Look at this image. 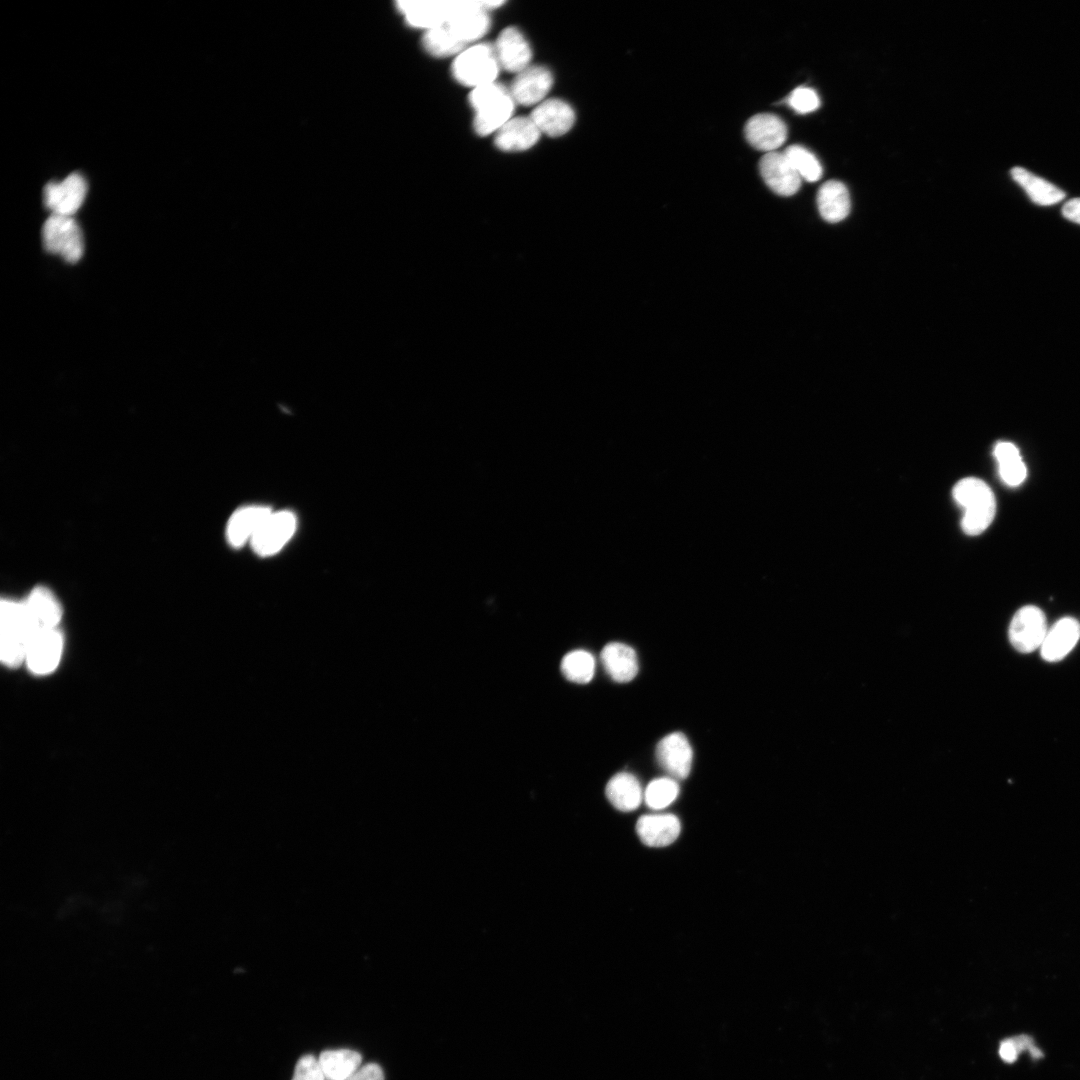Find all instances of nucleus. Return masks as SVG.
Instances as JSON below:
<instances>
[{"instance_id":"obj_1","label":"nucleus","mask_w":1080,"mask_h":1080,"mask_svg":"<svg viewBox=\"0 0 1080 1080\" xmlns=\"http://www.w3.org/2000/svg\"><path fill=\"white\" fill-rule=\"evenodd\" d=\"M952 495L963 508L961 527L967 535H979L990 526L996 513V500L983 480L963 478L954 485Z\"/></svg>"},{"instance_id":"obj_2","label":"nucleus","mask_w":1080,"mask_h":1080,"mask_svg":"<svg viewBox=\"0 0 1080 1080\" xmlns=\"http://www.w3.org/2000/svg\"><path fill=\"white\" fill-rule=\"evenodd\" d=\"M469 100L475 111L474 129L480 136L499 130L511 119L515 106L510 90L496 82L474 88Z\"/></svg>"},{"instance_id":"obj_3","label":"nucleus","mask_w":1080,"mask_h":1080,"mask_svg":"<svg viewBox=\"0 0 1080 1080\" xmlns=\"http://www.w3.org/2000/svg\"><path fill=\"white\" fill-rule=\"evenodd\" d=\"M31 636L32 631L23 602L3 599L0 644L2 662L8 667H17L25 661Z\"/></svg>"},{"instance_id":"obj_4","label":"nucleus","mask_w":1080,"mask_h":1080,"mask_svg":"<svg viewBox=\"0 0 1080 1080\" xmlns=\"http://www.w3.org/2000/svg\"><path fill=\"white\" fill-rule=\"evenodd\" d=\"M499 69L494 47L488 43L466 48L452 63L454 78L473 89L495 82Z\"/></svg>"},{"instance_id":"obj_5","label":"nucleus","mask_w":1080,"mask_h":1080,"mask_svg":"<svg viewBox=\"0 0 1080 1080\" xmlns=\"http://www.w3.org/2000/svg\"><path fill=\"white\" fill-rule=\"evenodd\" d=\"M44 249L69 263L79 261L84 252L82 231L71 216L51 214L42 227Z\"/></svg>"},{"instance_id":"obj_6","label":"nucleus","mask_w":1080,"mask_h":1080,"mask_svg":"<svg viewBox=\"0 0 1080 1080\" xmlns=\"http://www.w3.org/2000/svg\"><path fill=\"white\" fill-rule=\"evenodd\" d=\"M1044 612L1036 606L1021 607L1013 616L1008 634L1014 649L1020 653H1031L1040 648L1048 632Z\"/></svg>"},{"instance_id":"obj_7","label":"nucleus","mask_w":1080,"mask_h":1080,"mask_svg":"<svg viewBox=\"0 0 1080 1080\" xmlns=\"http://www.w3.org/2000/svg\"><path fill=\"white\" fill-rule=\"evenodd\" d=\"M469 0H408L398 1L397 7L409 25L426 30L445 24L463 9Z\"/></svg>"},{"instance_id":"obj_8","label":"nucleus","mask_w":1080,"mask_h":1080,"mask_svg":"<svg viewBox=\"0 0 1080 1080\" xmlns=\"http://www.w3.org/2000/svg\"><path fill=\"white\" fill-rule=\"evenodd\" d=\"M86 194L85 179L78 173H72L62 181L48 183L43 191V201L51 214L73 217L84 202Z\"/></svg>"},{"instance_id":"obj_9","label":"nucleus","mask_w":1080,"mask_h":1080,"mask_svg":"<svg viewBox=\"0 0 1080 1080\" xmlns=\"http://www.w3.org/2000/svg\"><path fill=\"white\" fill-rule=\"evenodd\" d=\"M296 523L291 511L271 512L250 541L254 552L263 557L277 553L293 536Z\"/></svg>"},{"instance_id":"obj_10","label":"nucleus","mask_w":1080,"mask_h":1080,"mask_svg":"<svg viewBox=\"0 0 1080 1080\" xmlns=\"http://www.w3.org/2000/svg\"><path fill=\"white\" fill-rule=\"evenodd\" d=\"M62 651L63 636L58 628L41 630L32 634L25 662L34 674H48L58 666Z\"/></svg>"},{"instance_id":"obj_11","label":"nucleus","mask_w":1080,"mask_h":1080,"mask_svg":"<svg viewBox=\"0 0 1080 1080\" xmlns=\"http://www.w3.org/2000/svg\"><path fill=\"white\" fill-rule=\"evenodd\" d=\"M656 757L669 777L676 780L688 777L693 762V750L683 733L673 732L664 736L657 744Z\"/></svg>"},{"instance_id":"obj_12","label":"nucleus","mask_w":1080,"mask_h":1080,"mask_svg":"<svg viewBox=\"0 0 1080 1080\" xmlns=\"http://www.w3.org/2000/svg\"><path fill=\"white\" fill-rule=\"evenodd\" d=\"M760 173L768 187L778 195L791 196L801 186V177L784 152L766 153L760 160Z\"/></svg>"},{"instance_id":"obj_13","label":"nucleus","mask_w":1080,"mask_h":1080,"mask_svg":"<svg viewBox=\"0 0 1080 1080\" xmlns=\"http://www.w3.org/2000/svg\"><path fill=\"white\" fill-rule=\"evenodd\" d=\"M553 84L550 71L543 66H529L517 73L510 93L515 103L523 106L540 104Z\"/></svg>"},{"instance_id":"obj_14","label":"nucleus","mask_w":1080,"mask_h":1080,"mask_svg":"<svg viewBox=\"0 0 1080 1080\" xmlns=\"http://www.w3.org/2000/svg\"><path fill=\"white\" fill-rule=\"evenodd\" d=\"M23 604L32 634L57 628L62 617V609L49 589L42 586L34 588Z\"/></svg>"},{"instance_id":"obj_15","label":"nucleus","mask_w":1080,"mask_h":1080,"mask_svg":"<svg viewBox=\"0 0 1080 1080\" xmlns=\"http://www.w3.org/2000/svg\"><path fill=\"white\" fill-rule=\"evenodd\" d=\"M747 141L756 149L774 152L787 138V127L776 115L769 113L751 117L745 126Z\"/></svg>"},{"instance_id":"obj_16","label":"nucleus","mask_w":1080,"mask_h":1080,"mask_svg":"<svg viewBox=\"0 0 1080 1080\" xmlns=\"http://www.w3.org/2000/svg\"><path fill=\"white\" fill-rule=\"evenodd\" d=\"M680 831V820L670 813L645 814L636 823L638 837L649 847H665L672 844L678 838Z\"/></svg>"},{"instance_id":"obj_17","label":"nucleus","mask_w":1080,"mask_h":1080,"mask_svg":"<svg viewBox=\"0 0 1080 1080\" xmlns=\"http://www.w3.org/2000/svg\"><path fill=\"white\" fill-rule=\"evenodd\" d=\"M494 50L500 67L508 72L519 73L529 67L532 57L530 46L514 27L505 28L499 34Z\"/></svg>"},{"instance_id":"obj_18","label":"nucleus","mask_w":1080,"mask_h":1080,"mask_svg":"<svg viewBox=\"0 0 1080 1080\" xmlns=\"http://www.w3.org/2000/svg\"><path fill=\"white\" fill-rule=\"evenodd\" d=\"M1080 639V623L1073 617H1063L1048 629L1040 647L1041 656L1048 662L1062 660Z\"/></svg>"},{"instance_id":"obj_19","label":"nucleus","mask_w":1080,"mask_h":1080,"mask_svg":"<svg viewBox=\"0 0 1080 1080\" xmlns=\"http://www.w3.org/2000/svg\"><path fill=\"white\" fill-rule=\"evenodd\" d=\"M530 118L540 132L557 137L571 129L575 114L568 103L560 99H548L535 107Z\"/></svg>"},{"instance_id":"obj_20","label":"nucleus","mask_w":1080,"mask_h":1080,"mask_svg":"<svg viewBox=\"0 0 1080 1080\" xmlns=\"http://www.w3.org/2000/svg\"><path fill=\"white\" fill-rule=\"evenodd\" d=\"M272 512L270 507L251 505L239 508L230 517L226 537L232 547L239 548L251 541L261 524Z\"/></svg>"},{"instance_id":"obj_21","label":"nucleus","mask_w":1080,"mask_h":1080,"mask_svg":"<svg viewBox=\"0 0 1080 1080\" xmlns=\"http://www.w3.org/2000/svg\"><path fill=\"white\" fill-rule=\"evenodd\" d=\"M600 659L607 674L616 682L625 683L633 680L639 670L635 650L621 642L605 645Z\"/></svg>"},{"instance_id":"obj_22","label":"nucleus","mask_w":1080,"mask_h":1080,"mask_svg":"<svg viewBox=\"0 0 1080 1080\" xmlns=\"http://www.w3.org/2000/svg\"><path fill=\"white\" fill-rule=\"evenodd\" d=\"M540 134L530 117H515L496 131L494 142L503 151H523L536 144Z\"/></svg>"},{"instance_id":"obj_23","label":"nucleus","mask_w":1080,"mask_h":1080,"mask_svg":"<svg viewBox=\"0 0 1080 1080\" xmlns=\"http://www.w3.org/2000/svg\"><path fill=\"white\" fill-rule=\"evenodd\" d=\"M605 793L609 802L622 812L636 810L644 796L639 780L628 772L615 774L608 781Z\"/></svg>"},{"instance_id":"obj_24","label":"nucleus","mask_w":1080,"mask_h":1080,"mask_svg":"<svg viewBox=\"0 0 1080 1080\" xmlns=\"http://www.w3.org/2000/svg\"><path fill=\"white\" fill-rule=\"evenodd\" d=\"M817 206L821 217L829 223L844 220L850 212V196L840 181L825 182L817 194Z\"/></svg>"},{"instance_id":"obj_25","label":"nucleus","mask_w":1080,"mask_h":1080,"mask_svg":"<svg viewBox=\"0 0 1080 1080\" xmlns=\"http://www.w3.org/2000/svg\"><path fill=\"white\" fill-rule=\"evenodd\" d=\"M1013 180L1021 186L1031 201L1040 206H1050L1060 202L1065 192L1047 180L1016 166L1010 171Z\"/></svg>"},{"instance_id":"obj_26","label":"nucleus","mask_w":1080,"mask_h":1080,"mask_svg":"<svg viewBox=\"0 0 1080 1080\" xmlns=\"http://www.w3.org/2000/svg\"><path fill=\"white\" fill-rule=\"evenodd\" d=\"M327 1080H348L362 1065V1056L351 1049L325 1050L318 1057Z\"/></svg>"},{"instance_id":"obj_27","label":"nucleus","mask_w":1080,"mask_h":1080,"mask_svg":"<svg viewBox=\"0 0 1080 1080\" xmlns=\"http://www.w3.org/2000/svg\"><path fill=\"white\" fill-rule=\"evenodd\" d=\"M993 453L1002 481L1012 487L1020 485L1026 478L1027 469L1016 445L1006 441L999 442Z\"/></svg>"},{"instance_id":"obj_28","label":"nucleus","mask_w":1080,"mask_h":1080,"mask_svg":"<svg viewBox=\"0 0 1080 1080\" xmlns=\"http://www.w3.org/2000/svg\"><path fill=\"white\" fill-rule=\"evenodd\" d=\"M561 672L564 677L574 683L586 684L590 682L595 673V659L586 650H574L567 653L561 661Z\"/></svg>"},{"instance_id":"obj_29","label":"nucleus","mask_w":1080,"mask_h":1080,"mask_svg":"<svg viewBox=\"0 0 1080 1080\" xmlns=\"http://www.w3.org/2000/svg\"><path fill=\"white\" fill-rule=\"evenodd\" d=\"M422 42L425 50L437 57L460 54L467 47L445 25L426 30Z\"/></svg>"},{"instance_id":"obj_30","label":"nucleus","mask_w":1080,"mask_h":1080,"mask_svg":"<svg viewBox=\"0 0 1080 1080\" xmlns=\"http://www.w3.org/2000/svg\"><path fill=\"white\" fill-rule=\"evenodd\" d=\"M679 792L678 780L669 776L659 777L647 785L643 801L653 810H662L677 799Z\"/></svg>"},{"instance_id":"obj_31","label":"nucleus","mask_w":1080,"mask_h":1080,"mask_svg":"<svg viewBox=\"0 0 1080 1080\" xmlns=\"http://www.w3.org/2000/svg\"><path fill=\"white\" fill-rule=\"evenodd\" d=\"M784 154L801 179L815 182L822 176V166L816 156L799 145L789 146Z\"/></svg>"},{"instance_id":"obj_32","label":"nucleus","mask_w":1080,"mask_h":1080,"mask_svg":"<svg viewBox=\"0 0 1080 1080\" xmlns=\"http://www.w3.org/2000/svg\"><path fill=\"white\" fill-rule=\"evenodd\" d=\"M1023 1050H1028L1033 1058L1043 1056L1041 1050L1034 1045L1032 1038L1028 1035H1019L1003 1040L1000 1043L999 1055L1004 1062L1013 1063Z\"/></svg>"},{"instance_id":"obj_33","label":"nucleus","mask_w":1080,"mask_h":1080,"mask_svg":"<svg viewBox=\"0 0 1080 1080\" xmlns=\"http://www.w3.org/2000/svg\"><path fill=\"white\" fill-rule=\"evenodd\" d=\"M789 106L799 113H809L820 106L817 93L809 87H797L788 96Z\"/></svg>"},{"instance_id":"obj_34","label":"nucleus","mask_w":1080,"mask_h":1080,"mask_svg":"<svg viewBox=\"0 0 1080 1080\" xmlns=\"http://www.w3.org/2000/svg\"><path fill=\"white\" fill-rule=\"evenodd\" d=\"M292 1080H327L314 1055H303L296 1063Z\"/></svg>"},{"instance_id":"obj_35","label":"nucleus","mask_w":1080,"mask_h":1080,"mask_svg":"<svg viewBox=\"0 0 1080 1080\" xmlns=\"http://www.w3.org/2000/svg\"><path fill=\"white\" fill-rule=\"evenodd\" d=\"M348 1080H384L382 1068L376 1063L362 1065Z\"/></svg>"},{"instance_id":"obj_36","label":"nucleus","mask_w":1080,"mask_h":1080,"mask_svg":"<svg viewBox=\"0 0 1080 1080\" xmlns=\"http://www.w3.org/2000/svg\"><path fill=\"white\" fill-rule=\"evenodd\" d=\"M1062 214L1069 221L1080 224V197L1067 201L1062 208Z\"/></svg>"}]
</instances>
